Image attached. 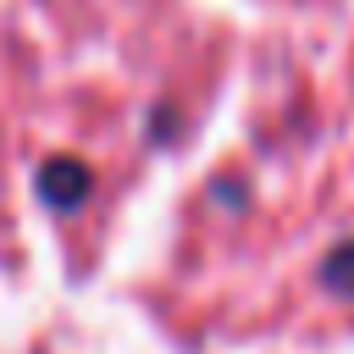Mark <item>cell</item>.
I'll return each instance as SVG.
<instances>
[{
  "mask_svg": "<svg viewBox=\"0 0 354 354\" xmlns=\"http://www.w3.org/2000/svg\"><path fill=\"white\" fill-rule=\"evenodd\" d=\"M321 282H326L332 293L354 299V243H343V249H332V254H326V266H321Z\"/></svg>",
  "mask_w": 354,
  "mask_h": 354,
  "instance_id": "7a4b0ae2",
  "label": "cell"
},
{
  "mask_svg": "<svg viewBox=\"0 0 354 354\" xmlns=\"http://www.w3.org/2000/svg\"><path fill=\"white\" fill-rule=\"evenodd\" d=\"M83 188H88V177H83V166H72V160L44 166V177H39V194H44V199H55V205H77V199H83Z\"/></svg>",
  "mask_w": 354,
  "mask_h": 354,
  "instance_id": "6da1fadb",
  "label": "cell"
}]
</instances>
